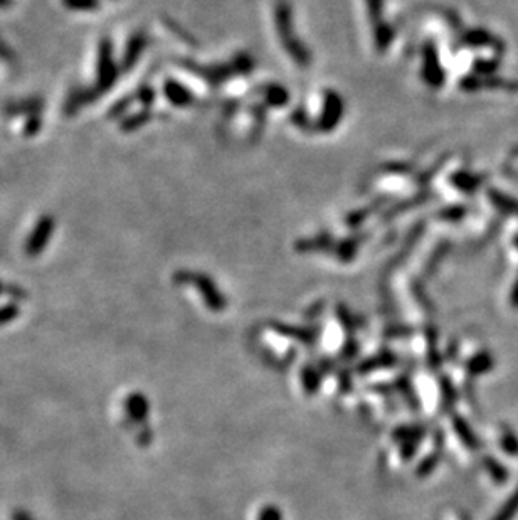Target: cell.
<instances>
[{"instance_id":"8","label":"cell","mask_w":518,"mask_h":520,"mask_svg":"<svg viewBox=\"0 0 518 520\" xmlns=\"http://www.w3.org/2000/svg\"><path fill=\"white\" fill-rule=\"evenodd\" d=\"M493 199H495V204H497L500 209H503V211H507V212H512L513 216H518V202H517V200L507 198V195L497 194V192L493 194Z\"/></svg>"},{"instance_id":"7","label":"cell","mask_w":518,"mask_h":520,"mask_svg":"<svg viewBox=\"0 0 518 520\" xmlns=\"http://www.w3.org/2000/svg\"><path fill=\"white\" fill-rule=\"evenodd\" d=\"M63 6L71 11H96L101 2L100 0H63Z\"/></svg>"},{"instance_id":"3","label":"cell","mask_w":518,"mask_h":520,"mask_svg":"<svg viewBox=\"0 0 518 520\" xmlns=\"http://www.w3.org/2000/svg\"><path fill=\"white\" fill-rule=\"evenodd\" d=\"M100 96V93L96 90H74L69 93L68 99L64 103V113L66 115H74L81 107L85 104L91 103L93 99H96Z\"/></svg>"},{"instance_id":"16","label":"cell","mask_w":518,"mask_h":520,"mask_svg":"<svg viewBox=\"0 0 518 520\" xmlns=\"http://www.w3.org/2000/svg\"><path fill=\"white\" fill-rule=\"evenodd\" d=\"M513 300H515L517 303H518V283H517V286H515V295H513Z\"/></svg>"},{"instance_id":"12","label":"cell","mask_w":518,"mask_h":520,"mask_svg":"<svg viewBox=\"0 0 518 520\" xmlns=\"http://www.w3.org/2000/svg\"><path fill=\"white\" fill-rule=\"evenodd\" d=\"M131 103V99H121V102H118L116 104H115V108H112V111H109V116H118V115H121V113L123 111H125L126 110V108H128V104Z\"/></svg>"},{"instance_id":"6","label":"cell","mask_w":518,"mask_h":520,"mask_svg":"<svg viewBox=\"0 0 518 520\" xmlns=\"http://www.w3.org/2000/svg\"><path fill=\"white\" fill-rule=\"evenodd\" d=\"M145 36H135L130 39L128 42V47H126V54H125V59H123V68L125 69H131L133 68L135 61H137L138 54H142L143 47H145Z\"/></svg>"},{"instance_id":"18","label":"cell","mask_w":518,"mask_h":520,"mask_svg":"<svg viewBox=\"0 0 518 520\" xmlns=\"http://www.w3.org/2000/svg\"><path fill=\"white\" fill-rule=\"evenodd\" d=\"M515 244H517V246H518V236H517V238H515Z\"/></svg>"},{"instance_id":"2","label":"cell","mask_w":518,"mask_h":520,"mask_svg":"<svg viewBox=\"0 0 518 520\" xmlns=\"http://www.w3.org/2000/svg\"><path fill=\"white\" fill-rule=\"evenodd\" d=\"M52 231H54V219L51 216L41 217L32 233L29 234L28 243H25V255L29 258H37L41 255L49 243Z\"/></svg>"},{"instance_id":"13","label":"cell","mask_w":518,"mask_h":520,"mask_svg":"<svg viewBox=\"0 0 518 520\" xmlns=\"http://www.w3.org/2000/svg\"><path fill=\"white\" fill-rule=\"evenodd\" d=\"M12 520H36L34 517H30V515L25 512V510L22 509H17L14 514H12Z\"/></svg>"},{"instance_id":"14","label":"cell","mask_w":518,"mask_h":520,"mask_svg":"<svg viewBox=\"0 0 518 520\" xmlns=\"http://www.w3.org/2000/svg\"><path fill=\"white\" fill-rule=\"evenodd\" d=\"M140 96H142V102H143L145 104H148V103H150V102H152V98H153V93H152V91H150V90H143V93H142V95H140Z\"/></svg>"},{"instance_id":"1","label":"cell","mask_w":518,"mask_h":520,"mask_svg":"<svg viewBox=\"0 0 518 520\" xmlns=\"http://www.w3.org/2000/svg\"><path fill=\"white\" fill-rule=\"evenodd\" d=\"M116 66L113 63V47L108 39H103L100 44V56H98V85H96V91L103 95L115 85L116 81Z\"/></svg>"},{"instance_id":"17","label":"cell","mask_w":518,"mask_h":520,"mask_svg":"<svg viewBox=\"0 0 518 520\" xmlns=\"http://www.w3.org/2000/svg\"><path fill=\"white\" fill-rule=\"evenodd\" d=\"M2 294H6V286H4L2 283H0V295H2Z\"/></svg>"},{"instance_id":"11","label":"cell","mask_w":518,"mask_h":520,"mask_svg":"<svg viewBox=\"0 0 518 520\" xmlns=\"http://www.w3.org/2000/svg\"><path fill=\"white\" fill-rule=\"evenodd\" d=\"M41 125H42V121H41V118H39V115H32L24 126V133L28 135V137H30V135H36L39 132V128H41Z\"/></svg>"},{"instance_id":"4","label":"cell","mask_w":518,"mask_h":520,"mask_svg":"<svg viewBox=\"0 0 518 520\" xmlns=\"http://www.w3.org/2000/svg\"><path fill=\"white\" fill-rule=\"evenodd\" d=\"M44 108V102L41 98H28V99H22V102H16L7 104L6 113L8 116H16V115H39V111H42Z\"/></svg>"},{"instance_id":"15","label":"cell","mask_w":518,"mask_h":520,"mask_svg":"<svg viewBox=\"0 0 518 520\" xmlns=\"http://www.w3.org/2000/svg\"><path fill=\"white\" fill-rule=\"evenodd\" d=\"M8 4H11V0H0V7H6Z\"/></svg>"},{"instance_id":"9","label":"cell","mask_w":518,"mask_h":520,"mask_svg":"<svg viewBox=\"0 0 518 520\" xmlns=\"http://www.w3.org/2000/svg\"><path fill=\"white\" fill-rule=\"evenodd\" d=\"M20 308L16 303H7L4 307H0V325H6V323L12 322L14 318L19 317Z\"/></svg>"},{"instance_id":"5","label":"cell","mask_w":518,"mask_h":520,"mask_svg":"<svg viewBox=\"0 0 518 520\" xmlns=\"http://www.w3.org/2000/svg\"><path fill=\"white\" fill-rule=\"evenodd\" d=\"M125 411L128 413L130 419H133V421H137V423H142L148 414V403H147V399H145V396L138 394V392L130 394L125 399Z\"/></svg>"},{"instance_id":"10","label":"cell","mask_w":518,"mask_h":520,"mask_svg":"<svg viewBox=\"0 0 518 520\" xmlns=\"http://www.w3.org/2000/svg\"><path fill=\"white\" fill-rule=\"evenodd\" d=\"M143 118H147V113H138V115H133L131 118H128V120H125L121 123V128L126 130V132H131V130H137L138 126H142L145 121Z\"/></svg>"}]
</instances>
